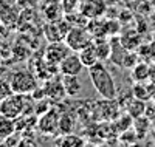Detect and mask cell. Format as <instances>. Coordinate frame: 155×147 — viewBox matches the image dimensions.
Instances as JSON below:
<instances>
[{
    "label": "cell",
    "instance_id": "obj_13",
    "mask_svg": "<svg viewBox=\"0 0 155 147\" xmlns=\"http://www.w3.org/2000/svg\"><path fill=\"white\" fill-rule=\"evenodd\" d=\"M78 54H79V59L84 64L85 68H90L92 65H95L96 62H99L98 54H96V48H95V44L93 42L90 44V45H87V47H84L82 50H79V51H78Z\"/></svg>",
    "mask_w": 155,
    "mask_h": 147
},
{
    "label": "cell",
    "instance_id": "obj_27",
    "mask_svg": "<svg viewBox=\"0 0 155 147\" xmlns=\"http://www.w3.org/2000/svg\"><path fill=\"white\" fill-rule=\"evenodd\" d=\"M153 41H155V30H153Z\"/></svg>",
    "mask_w": 155,
    "mask_h": 147
},
{
    "label": "cell",
    "instance_id": "obj_14",
    "mask_svg": "<svg viewBox=\"0 0 155 147\" xmlns=\"http://www.w3.org/2000/svg\"><path fill=\"white\" fill-rule=\"evenodd\" d=\"M62 84H64V88H65L68 98H76L81 93V90H82L79 76H70V74L64 76L62 77Z\"/></svg>",
    "mask_w": 155,
    "mask_h": 147
},
{
    "label": "cell",
    "instance_id": "obj_25",
    "mask_svg": "<svg viewBox=\"0 0 155 147\" xmlns=\"http://www.w3.org/2000/svg\"><path fill=\"white\" fill-rule=\"evenodd\" d=\"M79 6V0H62V11L64 12H76Z\"/></svg>",
    "mask_w": 155,
    "mask_h": 147
},
{
    "label": "cell",
    "instance_id": "obj_21",
    "mask_svg": "<svg viewBox=\"0 0 155 147\" xmlns=\"http://www.w3.org/2000/svg\"><path fill=\"white\" fill-rule=\"evenodd\" d=\"M150 90H152V84H150V87H147V85H143V82H135V85H134V96L138 98V99L146 101V99L150 98Z\"/></svg>",
    "mask_w": 155,
    "mask_h": 147
},
{
    "label": "cell",
    "instance_id": "obj_16",
    "mask_svg": "<svg viewBox=\"0 0 155 147\" xmlns=\"http://www.w3.org/2000/svg\"><path fill=\"white\" fill-rule=\"evenodd\" d=\"M149 74H150V65L147 62H138L132 68V79L135 82L149 81Z\"/></svg>",
    "mask_w": 155,
    "mask_h": 147
},
{
    "label": "cell",
    "instance_id": "obj_1",
    "mask_svg": "<svg viewBox=\"0 0 155 147\" xmlns=\"http://www.w3.org/2000/svg\"><path fill=\"white\" fill-rule=\"evenodd\" d=\"M88 76L90 81H92L95 90L98 91V95L104 99H116V85L115 81L110 74V71L106 68V65L101 60L96 62L95 65H92L88 68Z\"/></svg>",
    "mask_w": 155,
    "mask_h": 147
},
{
    "label": "cell",
    "instance_id": "obj_9",
    "mask_svg": "<svg viewBox=\"0 0 155 147\" xmlns=\"http://www.w3.org/2000/svg\"><path fill=\"white\" fill-rule=\"evenodd\" d=\"M82 68H84V64L81 62L78 51L70 53V54L59 64V71L62 73V76H67V74H70V76H79Z\"/></svg>",
    "mask_w": 155,
    "mask_h": 147
},
{
    "label": "cell",
    "instance_id": "obj_2",
    "mask_svg": "<svg viewBox=\"0 0 155 147\" xmlns=\"http://www.w3.org/2000/svg\"><path fill=\"white\" fill-rule=\"evenodd\" d=\"M11 87L14 90V93L19 95H31V93L37 88V81L33 73L27 70H19L11 74Z\"/></svg>",
    "mask_w": 155,
    "mask_h": 147
},
{
    "label": "cell",
    "instance_id": "obj_18",
    "mask_svg": "<svg viewBox=\"0 0 155 147\" xmlns=\"http://www.w3.org/2000/svg\"><path fill=\"white\" fill-rule=\"evenodd\" d=\"M144 110H146L144 101L143 99H138V98L132 99L130 102H129V105H127V113L130 115V116H134V119L143 116L144 115Z\"/></svg>",
    "mask_w": 155,
    "mask_h": 147
},
{
    "label": "cell",
    "instance_id": "obj_17",
    "mask_svg": "<svg viewBox=\"0 0 155 147\" xmlns=\"http://www.w3.org/2000/svg\"><path fill=\"white\" fill-rule=\"evenodd\" d=\"M76 126V119L73 115L70 113H62L59 118V130L58 133H62V135H68V133H73Z\"/></svg>",
    "mask_w": 155,
    "mask_h": 147
},
{
    "label": "cell",
    "instance_id": "obj_11",
    "mask_svg": "<svg viewBox=\"0 0 155 147\" xmlns=\"http://www.w3.org/2000/svg\"><path fill=\"white\" fill-rule=\"evenodd\" d=\"M120 42L123 44V47L129 51H137L138 47L141 45V33L130 30L126 31L123 36H120Z\"/></svg>",
    "mask_w": 155,
    "mask_h": 147
},
{
    "label": "cell",
    "instance_id": "obj_20",
    "mask_svg": "<svg viewBox=\"0 0 155 147\" xmlns=\"http://www.w3.org/2000/svg\"><path fill=\"white\" fill-rule=\"evenodd\" d=\"M14 132H16L14 119L0 115V138H6V136L12 135Z\"/></svg>",
    "mask_w": 155,
    "mask_h": 147
},
{
    "label": "cell",
    "instance_id": "obj_26",
    "mask_svg": "<svg viewBox=\"0 0 155 147\" xmlns=\"http://www.w3.org/2000/svg\"><path fill=\"white\" fill-rule=\"evenodd\" d=\"M149 81H150V84H153V85H155V62H152V65H150V74H149Z\"/></svg>",
    "mask_w": 155,
    "mask_h": 147
},
{
    "label": "cell",
    "instance_id": "obj_12",
    "mask_svg": "<svg viewBox=\"0 0 155 147\" xmlns=\"http://www.w3.org/2000/svg\"><path fill=\"white\" fill-rule=\"evenodd\" d=\"M110 44H112L110 60H112L115 65L123 67L124 57H126V54H127V51H129V50H126V48L123 47V44L120 42V37H116V36H113V39L110 41Z\"/></svg>",
    "mask_w": 155,
    "mask_h": 147
},
{
    "label": "cell",
    "instance_id": "obj_10",
    "mask_svg": "<svg viewBox=\"0 0 155 147\" xmlns=\"http://www.w3.org/2000/svg\"><path fill=\"white\" fill-rule=\"evenodd\" d=\"M44 88V93L48 101H53V102H61L64 101L67 96V91L64 88V84L62 81H54V79H51V81L45 82V85L42 87Z\"/></svg>",
    "mask_w": 155,
    "mask_h": 147
},
{
    "label": "cell",
    "instance_id": "obj_5",
    "mask_svg": "<svg viewBox=\"0 0 155 147\" xmlns=\"http://www.w3.org/2000/svg\"><path fill=\"white\" fill-rule=\"evenodd\" d=\"M107 2L106 0H79L78 11L85 17V19H101L106 14Z\"/></svg>",
    "mask_w": 155,
    "mask_h": 147
},
{
    "label": "cell",
    "instance_id": "obj_3",
    "mask_svg": "<svg viewBox=\"0 0 155 147\" xmlns=\"http://www.w3.org/2000/svg\"><path fill=\"white\" fill-rule=\"evenodd\" d=\"M93 34L88 31V28H85V26H79V25H74L70 28V31L67 33L65 36V42L71 51H79L82 50L84 47L90 45L93 42Z\"/></svg>",
    "mask_w": 155,
    "mask_h": 147
},
{
    "label": "cell",
    "instance_id": "obj_24",
    "mask_svg": "<svg viewBox=\"0 0 155 147\" xmlns=\"http://www.w3.org/2000/svg\"><path fill=\"white\" fill-rule=\"evenodd\" d=\"M12 93H14V90L11 87V82L6 81V79H0V101L6 99Z\"/></svg>",
    "mask_w": 155,
    "mask_h": 147
},
{
    "label": "cell",
    "instance_id": "obj_23",
    "mask_svg": "<svg viewBox=\"0 0 155 147\" xmlns=\"http://www.w3.org/2000/svg\"><path fill=\"white\" fill-rule=\"evenodd\" d=\"M138 139H140V138H138V135H137L135 129H134V130L127 129V130L121 132V135H120V141L124 142V144H129V142H130V144H135Z\"/></svg>",
    "mask_w": 155,
    "mask_h": 147
},
{
    "label": "cell",
    "instance_id": "obj_4",
    "mask_svg": "<svg viewBox=\"0 0 155 147\" xmlns=\"http://www.w3.org/2000/svg\"><path fill=\"white\" fill-rule=\"evenodd\" d=\"M27 95H19V93H12L11 96H8L6 99L0 101V115L11 118V119H17L25 113V101Z\"/></svg>",
    "mask_w": 155,
    "mask_h": 147
},
{
    "label": "cell",
    "instance_id": "obj_22",
    "mask_svg": "<svg viewBox=\"0 0 155 147\" xmlns=\"http://www.w3.org/2000/svg\"><path fill=\"white\" fill-rule=\"evenodd\" d=\"M140 59L141 57H140V54L137 51H127V54L124 57V62H123V68H134Z\"/></svg>",
    "mask_w": 155,
    "mask_h": 147
},
{
    "label": "cell",
    "instance_id": "obj_19",
    "mask_svg": "<svg viewBox=\"0 0 155 147\" xmlns=\"http://www.w3.org/2000/svg\"><path fill=\"white\" fill-rule=\"evenodd\" d=\"M87 141L82 139L79 135H74V133H68V135H62V139L58 141L59 145L62 147H81L84 145Z\"/></svg>",
    "mask_w": 155,
    "mask_h": 147
},
{
    "label": "cell",
    "instance_id": "obj_6",
    "mask_svg": "<svg viewBox=\"0 0 155 147\" xmlns=\"http://www.w3.org/2000/svg\"><path fill=\"white\" fill-rule=\"evenodd\" d=\"M59 118L61 115L56 112V109H48L45 113L39 116L36 126L44 135H56L59 130Z\"/></svg>",
    "mask_w": 155,
    "mask_h": 147
},
{
    "label": "cell",
    "instance_id": "obj_28",
    "mask_svg": "<svg viewBox=\"0 0 155 147\" xmlns=\"http://www.w3.org/2000/svg\"><path fill=\"white\" fill-rule=\"evenodd\" d=\"M150 2H152V3H155V0H150Z\"/></svg>",
    "mask_w": 155,
    "mask_h": 147
},
{
    "label": "cell",
    "instance_id": "obj_8",
    "mask_svg": "<svg viewBox=\"0 0 155 147\" xmlns=\"http://www.w3.org/2000/svg\"><path fill=\"white\" fill-rule=\"evenodd\" d=\"M71 53L70 47L64 42V41H59V42H50L47 50H45V54L44 57L50 62H54V64H61L64 59H65L68 54Z\"/></svg>",
    "mask_w": 155,
    "mask_h": 147
},
{
    "label": "cell",
    "instance_id": "obj_7",
    "mask_svg": "<svg viewBox=\"0 0 155 147\" xmlns=\"http://www.w3.org/2000/svg\"><path fill=\"white\" fill-rule=\"evenodd\" d=\"M70 31V26L65 20H51L45 26V36L50 42H59V41H65V36Z\"/></svg>",
    "mask_w": 155,
    "mask_h": 147
},
{
    "label": "cell",
    "instance_id": "obj_15",
    "mask_svg": "<svg viewBox=\"0 0 155 147\" xmlns=\"http://www.w3.org/2000/svg\"><path fill=\"white\" fill-rule=\"evenodd\" d=\"M93 44H95V48H96L98 59L101 62L110 59V53H112V44H110V41H107L106 37H96V39H93Z\"/></svg>",
    "mask_w": 155,
    "mask_h": 147
}]
</instances>
